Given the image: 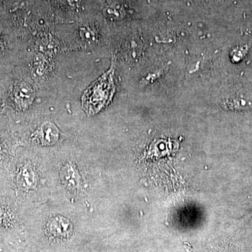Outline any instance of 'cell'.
<instances>
[{
    "label": "cell",
    "instance_id": "obj_1",
    "mask_svg": "<svg viewBox=\"0 0 252 252\" xmlns=\"http://www.w3.org/2000/svg\"><path fill=\"white\" fill-rule=\"evenodd\" d=\"M114 90L113 71L111 69L84 93L82 97L83 108L89 114H96L109 103Z\"/></svg>",
    "mask_w": 252,
    "mask_h": 252
},
{
    "label": "cell",
    "instance_id": "obj_2",
    "mask_svg": "<svg viewBox=\"0 0 252 252\" xmlns=\"http://www.w3.org/2000/svg\"><path fill=\"white\" fill-rule=\"evenodd\" d=\"M70 223L63 217H57L51 220L49 225L50 233L56 238H65L71 232Z\"/></svg>",
    "mask_w": 252,
    "mask_h": 252
},
{
    "label": "cell",
    "instance_id": "obj_3",
    "mask_svg": "<svg viewBox=\"0 0 252 252\" xmlns=\"http://www.w3.org/2000/svg\"><path fill=\"white\" fill-rule=\"evenodd\" d=\"M21 177L23 179V182L26 184V187L28 188L34 185V175H32V172L28 167H25V169H23Z\"/></svg>",
    "mask_w": 252,
    "mask_h": 252
},
{
    "label": "cell",
    "instance_id": "obj_4",
    "mask_svg": "<svg viewBox=\"0 0 252 252\" xmlns=\"http://www.w3.org/2000/svg\"><path fill=\"white\" fill-rule=\"evenodd\" d=\"M0 222H1V220H0Z\"/></svg>",
    "mask_w": 252,
    "mask_h": 252
}]
</instances>
